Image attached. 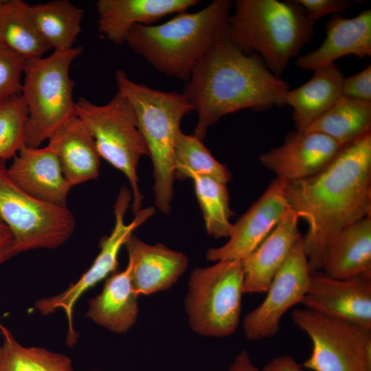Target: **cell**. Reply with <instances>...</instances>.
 <instances>
[{
	"label": "cell",
	"mask_w": 371,
	"mask_h": 371,
	"mask_svg": "<svg viewBox=\"0 0 371 371\" xmlns=\"http://www.w3.org/2000/svg\"><path fill=\"white\" fill-rule=\"evenodd\" d=\"M290 207L308 225L302 237L311 273L322 269L335 237L371 212V131L341 148L324 169L289 181Z\"/></svg>",
	"instance_id": "obj_1"
},
{
	"label": "cell",
	"mask_w": 371,
	"mask_h": 371,
	"mask_svg": "<svg viewBox=\"0 0 371 371\" xmlns=\"http://www.w3.org/2000/svg\"><path fill=\"white\" fill-rule=\"evenodd\" d=\"M289 87L259 56L245 53L225 38L197 62L182 94L197 113L194 135L203 140L207 129L227 114L284 105Z\"/></svg>",
	"instance_id": "obj_2"
},
{
	"label": "cell",
	"mask_w": 371,
	"mask_h": 371,
	"mask_svg": "<svg viewBox=\"0 0 371 371\" xmlns=\"http://www.w3.org/2000/svg\"><path fill=\"white\" fill-rule=\"evenodd\" d=\"M232 5L230 0H214L159 25H135L124 43L161 74L186 82L197 62L227 38Z\"/></svg>",
	"instance_id": "obj_3"
},
{
	"label": "cell",
	"mask_w": 371,
	"mask_h": 371,
	"mask_svg": "<svg viewBox=\"0 0 371 371\" xmlns=\"http://www.w3.org/2000/svg\"><path fill=\"white\" fill-rule=\"evenodd\" d=\"M314 26L296 0H238L227 38L245 53L259 56L280 76L311 40Z\"/></svg>",
	"instance_id": "obj_4"
},
{
	"label": "cell",
	"mask_w": 371,
	"mask_h": 371,
	"mask_svg": "<svg viewBox=\"0 0 371 371\" xmlns=\"http://www.w3.org/2000/svg\"><path fill=\"white\" fill-rule=\"evenodd\" d=\"M120 91L130 102L146 143L153 166L155 203L170 212L175 181L174 149L183 117L193 108L182 93L166 92L136 83L126 73L115 74Z\"/></svg>",
	"instance_id": "obj_5"
},
{
	"label": "cell",
	"mask_w": 371,
	"mask_h": 371,
	"mask_svg": "<svg viewBox=\"0 0 371 371\" xmlns=\"http://www.w3.org/2000/svg\"><path fill=\"white\" fill-rule=\"evenodd\" d=\"M82 50L76 46L26 60L21 93L27 110L26 146L38 148L76 115L75 81L70 78L69 68Z\"/></svg>",
	"instance_id": "obj_6"
},
{
	"label": "cell",
	"mask_w": 371,
	"mask_h": 371,
	"mask_svg": "<svg viewBox=\"0 0 371 371\" xmlns=\"http://www.w3.org/2000/svg\"><path fill=\"white\" fill-rule=\"evenodd\" d=\"M75 113L93 139L100 157L127 178L133 196L132 210L136 214L141 210L144 199L138 186L137 168L139 159L149 156V152L131 104L117 91L103 105L79 97Z\"/></svg>",
	"instance_id": "obj_7"
},
{
	"label": "cell",
	"mask_w": 371,
	"mask_h": 371,
	"mask_svg": "<svg viewBox=\"0 0 371 371\" xmlns=\"http://www.w3.org/2000/svg\"><path fill=\"white\" fill-rule=\"evenodd\" d=\"M244 272L240 260L218 261L190 275L185 308L191 328L208 337L233 334L240 322Z\"/></svg>",
	"instance_id": "obj_8"
},
{
	"label": "cell",
	"mask_w": 371,
	"mask_h": 371,
	"mask_svg": "<svg viewBox=\"0 0 371 371\" xmlns=\"http://www.w3.org/2000/svg\"><path fill=\"white\" fill-rule=\"evenodd\" d=\"M0 218L12 233L14 256L59 247L71 238L76 224L67 206L40 200L18 187L3 160H0Z\"/></svg>",
	"instance_id": "obj_9"
},
{
	"label": "cell",
	"mask_w": 371,
	"mask_h": 371,
	"mask_svg": "<svg viewBox=\"0 0 371 371\" xmlns=\"http://www.w3.org/2000/svg\"><path fill=\"white\" fill-rule=\"evenodd\" d=\"M293 322L311 339L312 351L302 364L312 371H362L371 348V329L306 308L291 313Z\"/></svg>",
	"instance_id": "obj_10"
},
{
	"label": "cell",
	"mask_w": 371,
	"mask_h": 371,
	"mask_svg": "<svg viewBox=\"0 0 371 371\" xmlns=\"http://www.w3.org/2000/svg\"><path fill=\"white\" fill-rule=\"evenodd\" d=\"M131 194L124 187L119 193L114 205L115 225L110 235L100 243V251L90 267L74 283L60 293L41 298L36 301L34 309L43 315H48L58 310L65 312L68 323L67 344L76 343V335L73 324V313L78 300L89 289L115 271L118 265V255L127 239L133 232L155 212L153 207L141 209L128 224L124 223V215L129 207Z\"/></svg>",
	"instance_id": "obj_11"
},
{
	"label": "cell",
	"mask_w": 371,
	"mask_h": 371,
	"mask_svg": "<svg viewBox=\"0 0 371 371\" xmlns=\"http://www.w3.org/2000/svg\"><path fill=\"white\" fill-rule=\"evenodd\" d=\"M311 276L302 238L273 277L264 300L245 316L243 326L246 339L256 341L276 335L284 314L302 303Z\"/></svg>",
	"instance_id": "obj_12"
},
{
	"label": "cell",
	"mask_w": 371,
	"mask_h": 371,
	"mask_svg": "<svg viewBox=\"0 0 371 371\" xmlns=\"http://www.w3.org/2000/svg\"><path fill=\"white\" fill-rule=\"evenodd\" d=\"M286 183L280 178L274 179L232 225L228 241L207 250V259L213 262L241 261L251 254L291 208L285 194Z\"/></svg>",
	"instance_id": "obj_13"
},
{
	"label": "cell",
	"mask_w": 371,
	"mask_h": 371,
	"mask_svg": "<svg viewBox=\"0 0 371 371\" xmlns=\"http://www.w3.org/2000/svg\"><path fill=\"white\" fill-rule=\"evenodd\" d=\"M302 304L317 313L371 329V274L336 279L312 273Z\"/></svg>",
	"instance_id": "obj_14"
},
{
	"label": "cell",
	"mask_w": 371,
	"mask_h": 371,
	"mask_svg": "<svg viewBox=\"0 0 371 371\" xmlns=\"http://www.w3.org/2000/svg\"><path fill=\"white\" fill-rule=\"evenodd\" d=\"M341 148L324 134L297 131L289 134L281 146L260 155L259 159L277 178L289 182L317 174Z\"/></svg>",
	"instance_id": "obj_15"
},
{
	"label": "cell",
	"mask_w": 371,
	"mask_h": 371,
	"mask_svg": "<svg viewBox=\"0 0 371 371\" xmlns=\"http://www.w3.org/2000/svg\"><path fill=\"white\" fill-rule=\"evenodd\" d=\"M7 172L21 190L40 200L67 206L72 186L65 177L59 160L47 146H24L13 157Z\"/></svg>",
	"instance_id": "obj_16"
},
{
	"label": "cell",
	"mask_w": 371,
	"mask_h": 371,
	"mask_svg": "<svg viewBox=\"0 0 371 371\" xmlns=\"http://www.w3.org/2000/svg\"><path fill=\"white\" fill-rule=\"evenodd\" d=\"M131 265V280L138 295L170 288L186 270L188 258L162 244L149 245L132 234L124 244Z\"/></svg>",
	"instance_id": "obj_17"
},
{
	"label": "cell",
	"mask_w": 371,
	"mask_h": 371,
	"mask_svg": "<svg viewBox=\"0 0 371 371\" xmlns=\"http://www.w3.org/2000/svg\"><path fill=\"white\" fill-rule=\"evenodd\" d=\"M299 217L290 208L258 247L241 260L243 293L266 292L293 247L302 238Z\"/></svg>",
	"instance_id": "obj_18"
},
{
	"label": "cell",
	"mask_w": 371,
	"mask_h": 371,
	"mask_svg": "<svg viewBox=\"0 0 371 371\" xmlns=\"http://www.w3.org/2000/svg\"><path fill=\"white\" fill-rule=\"evenodd\" d=\"M326 36L316 49L298 56L296 65L313 71L335 63L344 56L360 58L371 56V10L367 9L352 18L334 14L326 24Z\"/></svg>",
	"instance_id": "obj_19"
},
{
	"label": "cell",
	"mask_w": 371,
	"mask_h": 371,
	"mask_svg": "<svg viewBox=\"0 0 371 371\" xmlns=\"http://www.w3.org/2000/svg\"><path fill=\"white\" fill-rule=\"evenodd\" d=\"M198 0H98L100 33L116 45L125 42L135 25H151L160 19L186 12L199 4Z\"/></svg>",
	"instance_id": "obj_20"
},
{
	"label": "cell",
	"mask_w": 371,
	"mask_h": 371,
	"mask_svg": "<svg viewBox=\"0 0 371 371\" xmlns=\"http://www.w3.org/2000/svg\"><path fill=\"white\" fill-rule=\"evenodd\" d=\"M46 146L57 156L72 187L98 178L101 157L93 139L76 115L56 130Z\"/></svg>",
	"instance_id": "obj_21"
},
{
	"label": "cell",
	"mask_w": 371,
	"mask_h": 371,
	"mask_svg": "<svg viewBox=\"0 0 371 371\" xmlns=\"http://www.w3.org/2000/svg\"><path fill=\"white\" fill-rule=\"evenodd\" d=\"M131 265L109 276L102 291L88 302L86 316L96 324L115 333L127 332L138 315L137 297L131 280Z\"/></svg>",
	"instance_id": "obj_22"
},
{
	"label": "cell",
	"mask_w": 371,
	"mask_h": 371,
	"mask_svg": "<svg viewBox=\"0 0 371 371\" xmlns=\"http://www.w3.org/2000/svg\"><path fill=\"white\" fill-rule=\"evenodd\" d=\"M311 78L300 87L289 89L284 103L293 109L296 130L302 131L331 108L341 96L343 74L335 63L313 70Z\"/></svg>",
	"instance_id": "obj_23"
},
{
	"label": "cell",
	"mask_w": 371,
	"mask_h": 371,
	"mask_svg": "<svg viewBox=\"0 0 371 371\" xmlns=\"http://www.w3.org/2000/svg\"><path fill=\"white\" fill-rule=\"evenodd\" d=\"M322 269L336 279L371 274L370 216L338 233L328 248Z\"/></svg>",
	"instance_id": "obj_24"
},
{
	"label": "cell",
	"mask_w": 371,
	"mask_h": 371,
	"mask_svg": "<svg viewBox=\"0 0 371 371\" xmlns=\"http://www.w3.org/2000/svg\"><path fill=\"white\" fill-rule=\"evenodd\" d=\"M29 12L39 34L54 51H67L82 30L84 10L68 0L30 5Z\"/></svg>",
	"instance_id": "obj_25"
},
{
	"label": "cell",
	"mask_w": 371,
	"mask_h": 371,
	"mask_svg": "<svg viewBox=\"0 0 371 371\" xmlns=\"http://www.w3.org/2000/svg\"><path fill=\"white\" fill-rule=\"evenodd\" d=\"M302 131L320 133L346 146L371 131V102L341 96Z\"/></svg>",
	"instance_id": "obj_26"
},
{
	"label": "cell",
	"mask_w": 371,
	"mask_h": 371,
	"mask_svg": "<svg viewBox=\"0 0 371 371\" xmlns=\"http://www.w3.org/2000/svg\"><path fill=\"white\" fill-rule=\"evenodd\" d=\"M29 7L22 0H0V44L25 60L51 49L36 29Z\"/></svg>",
	"instance_id": "obj_27"
},
{
	"label": "cell",
	"mask_w": 371,
	"mask_h": 371,
	"mask_svg": "<svg viewBox=\"0 0 371 371\" xmlns=\"http://www.w3.org/2000/svg\"><path fill=\"white\" fill-rule=\"evenodd\" d=\"M0 371H74L71 359L39 346H25L1 326Z\"/></svg>",
	"instance_id": "obj_28"
},
{
	"label": "cell",
	"mask_w": 371,
	"mask_h": 371,
	"mask_svg": "<svg viewBox=\"0 0 371 371\" xmlns=\"http://www.w3.org/2000/svg\"><path fill=\"white\" fill-rule=\"evenodd\" d=\"M175 179H191L201 175L214 178L227 183L232 179L227 167L218 161L194 135H186L180 131L174 149Z\"/></svg>",
	"instance_id": "obj_29"
},
{
	"label": "cell",
	"mask_w": 371,
	"mask_h": 371,
	"mask_svg": "<svg viewBox=\"0 0 371 371\" xmlns=\"http://www.w3.org/2000/svg\"><path fill=\"white\" fill-rule=\"evenodd\" d=\"M191 179L207 234L216 238L228 237L233 225L229 218L234 212L229 207L227 183L207 176L196 175Z\"/></svg>",
	"instance_id": "obj_30"
},
{
	"label": "cell",
	"mask_w": 371,
	"mask_h": 371,
	"mask_svg": "<svg viewBox=\"0 0 371 371\" xmlns=\"http://www.w3.org/2000/svg\"><path fill=\"white\" fill-rule=\"evenodd\" d=\"M27 110L21 95L0 105V160L13 158L25 146Z\"/></svg>",
	"instance_id": "obj_31"
},
{
	"label": "cell",
	"mask_w": 371,
	"mask_h": 371,
	"mask_svg": "<svg viewBox=\"0 0 371 371\" xmlns=\"http://www.w3.org/2000/svg\"><path fill=\"white\" fill-rule=\"evenodd\" d=\"M26 60L0 44V105L20 95Z\"/></svg>",
	"instance_id": "obj_32"
},
{
	"label": "cell",
	"mask_w": 371,
	"mask_h": 371,
	"mask_svg": "<svg viewBox=\"0 0 371 371\" xmlns=\"http://www.w3.org/2000/svg\"><path fill=\"white\" fill-rule=\"evenodd\" d=\"M341 96L362 101L371 102V65L357 74L344 78Z\"/></svg>",
	"instance_id": "obj_33"
},
{
	"label": "cell",
	"mask_w": 371,
	"mask_h": 371,
	"mask_svg": "<svg viewBox=\"0 0 371 371\" xmlns=\"http://www.w3.org/2000/svg\"><path fill=\"white\" fill-rule=\"evenodd\" d=\"M305 10L308 17L314 23L322 16L339 14L347 10L350 2L347 0H296Z\"/></svg>",
	"instance_id": "obj_34"
},
{
	"label": "cell",
	"mask_w": 371,
	"mask_h": 371,
	"mask_svg": "<svg viewBox=\"0 0 371 371\" xmlns=\"http://www.w3.org/2000/svg\"><path fill=\"white\" fill-rule=\"evenodd\" d=\"M260 371H304L302 365L287 355L274 357Z\"/></svg>",
	"instance_id": "obj_35"
},
{
	"label": "cell",
	"mask_w": 371,
	"mask_h": 371,
	"mask_svg": "<svg viewBox=\"0 0 371 371\" xmlns=\"http://www.w3.org/2000/svg\"><path fill=\"white\" fill-rule=\"evenodd\" d=\"M13 256L14 254L12 233L0 218V267Z\"/></svg>",
	"instance_id": "obj_36"
},
{
	"label": "cell",
	"mask_w": 371,
	"mask_h": 371,
	"mask_svg": "<svg viewBox=\"0 0 371 371\" xmlns=\"http://www.w3.org/2000/svg\"><path fill=\"white\" fill-rule=\"evenodd\" d=\"M227 371H260L251 361L247 351L240 352Z\"/></svg>",
	"instance_id": "obj_37"
},
{
	"label": "cell",
	"mask_w": 371,
	"mask_h": 371,
	"mask_svg": "<svg viewBox=\"0 0 371 371\" xmlns=\"http://www.w3.org/2000/svg\"><path fill=\"white\" fill-rule=\"evenodd\" d=\"M1 326H2V325L0 324V329H1Z\"/></svg>",
	"instance_id": "obj_38"
}]
</instances>
